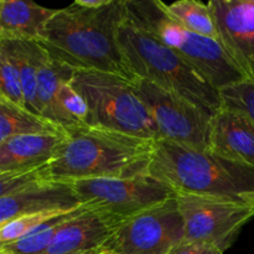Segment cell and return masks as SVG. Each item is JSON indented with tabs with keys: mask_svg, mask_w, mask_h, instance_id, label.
I'll return each instance as SVG.
<instances>
[{
	"mask_svg": "<svg viewBox=\"0 0 254 254\" xmlns=\"http://www.w3.org/2000/svg\"><path fill=\"white\" fill-rule=\"evenodd\" d=\"M124 17V0L102 9H87L73 1L57 9L39 44L52 60L74 71L104 72L134 81L118 40Z\"/></svg>",
	"mask_w": 254,
	"mask_h": 254,
	"instance_id": "obj_1",
	"label": "cell"
},
{
	"mask_svg": "<svg viewBox=\"0 0 254 254\" xmlns=\"http://www.w3.org/2000/svg\"><path fill=\"white\" fill-rule=\"evenodd\" d=\"M66 130V140L45 164V173L52 180L69 183L148 175L155 140L88 124Z\"/></svg>",
	"mask_w": 254,
	"mask_h": 254,
	"instance_id": "obj_2",
	"label": "cell"
},
{
	"mask_svg": "<svg viewBox=\"0 0 254 254\" xmlns=\"http://www.w3.org/2000/svg\"><path fill=\"white\" fill-rule=\"evenodd\" d=\"M148 175L176 195L241 198L254 191V166L168 140L155 143Z\"/></svg>",
	"mask_w": 254,
	"mask_h": 254,
	"instance_id": "obj_3",
	"label": "cell"
},
{
	"mask_svg": "<svg viewBox=\"0 0 254 254\" xmlns=\"http://www.w3.org/2000/svg\"><path fill=\"white\" fill-rule=\"evenodd\" d=\"M118 40L134 79L141 78L215 113L222 106L220 91L188 61L127 17Z\"/></svg>",
	"mask_w": 254,
	"mask_h": 254,
	"instance_id": "obj_4",
	"label": "cell"
},
{
	"mask_svg": "<svg viewBox=\"0 0 254 254\" xmlns=\"http://www.w3.org/2000/svg\"><path fill=\"white\" fill-rule=\"evenodd\" d=\"M126 17L150 34L195 67L221 91L245 76L235 66L217 40L201 36L174 19L160 0H124Z\"/></svg>",
	"mask_w": 254,
	"mask_h": 254,
	"instance_id": "obj_5",
	"label": "cell"
},
{
	"mask_svg": "<svg viewBox=\"0 0 254 254\" xmlns=\"http://www.w3.org/2000/svg\"><path fill=\"white\" fill-rule=\"evenodd\" d=\"M71 83L87 103L86 124L160 140L148 106L131 79L104 72L76 71Z\"/></svg>",
	"mask_w": 254,
	"mask_h": 254,
	"instance_id": "obj_6",
	"label": "cell"
},
{
	"mask_svg": "<svg viewBox=\"0 0 254 254\" xmlns=\"http://www.w3.org/2000/svg\"><path fill=\"white\" fill-rule=\"evenodd\" d=\"M81 205L118 223L176 198V192L149 175L69 181Z\"/></svg>",
	"mask_w": 254,
	"mask_h": 254,
	"instance_id": "obj_7",
	"label": "cell"
},
{
	"mask_svg": "<svg viewBox=\"0 0 254 254\" xmlns=\"http://www.w3.org/2000/svg\"><path fill=\"white\" fill-rule=\"evenodd\" d=\"M186 242L212 246L223 253L232 247L246 223L254 217V207L241 198L178 195Z\"/></svg>",
	"mask_w": 254,
	"mask_h": 254,
	"instance_id": "obj_8",
	"label": "cell"
},
{
	"mask_svg": "<svg viewBox=\"0 0 254 254\" xmlns=\"http://www.w3.org/2000/svg\"><path fill=\"white\" fill-rule=\"evenodd\" d=\"M133 82L155 122L160 140L208 150L212 112L145 79Z\"/></svg>",
	"mask_w": 254,
	"mask_h": 254,
	"instance_id": "obj_9",
	"label": "cell"
},
{
	"mask_svg": "<svg viewBox=\"0 0 254 254\" xmlns=\"http://www.w3.org/2000/svg\"><path fill=\"white\" fill-rule=\"evenodd\" d=\"M184 240L176 198L119 223L98 248L102 254H168Z\"/></svg>",
	"mask_w": 254,
	"mask_h": 254,
	"instance_id": "obj_10",
	"label": "cell"
},
{
	"mask_svg": "<svg viewBox=\"0 0 254 254\" xmlns=\"http://www.w3.org/2000/svg\"><path fill=\"white\" fill-rule=\"evenodd\" d=\"M217 41L246 79L254 81V0H211Z\"/></svg>",
	"mask_w": 254,
	"mask_h": 254,
	"instance_id": "obj_11",
	"label": "cell"
},
{
	"mask_svg": "<svg viewBox=\"0 0 254 254\" xmlns=\"http://www.w3.org/2000/svg\"><path fill=\"white\" fill-rule=\"evenodd\" d=\"M81 203L69 183L45 180L12 195L0 197V226L14 218L44 211L71 210Z\"/></svg>",
	"mask_w": 254,
	"mask_h": 254,
	"instance_id": "obj_12",
	"label": "cell"
},
{
	"mask_svg": "<svg viewBox=\"0 0 254 254\" xmlns=\"http://www.w3.org/2000/svg\"><path fill=\"white\" fill-rule=\"evenodd\" d=\"M118 225L113 218L93 210L77 213L62 223L42 254H84L96 251Z\"/></svg>",
	"mask_w": 254,
	"mask_h": 254,
	"instance_id": "obj_13",
	"label": "cell"
},
{
	"mask_svg": "<svg viewBox=\"0 0 254 254\" xmlns=\"http://www.w3.org/2000/svg\"><path fill=\"white\" fill-rule=\"evenodd\" d=\"M208 150L228 160L254 166V126L242 113L221 106L213 113Z\"/></svg>",
	"mask_w": 254,
	"mask_h": 254,
	"instance_id": "obj_14",
	"label": "cell"
},
{
	"mask_svg": "<svg viewBox=\"0 0 254 254\" xmlns=\"http://www.w3.org/2000/svg\"><path fill=\"white\" fill-rule=\"evenodd\" d=\"M66 136L19 135L0 143V173L25 170L49 163Z\"/></svg>",
	"mask_w": 254,
	"mask_h": 254,
	"instance_id": "obj_15",
	"label": "cell"
},
{
	"mask_svg": "<svg viewBox=\"0 0 254 254\" xmlns=\"http://www.w3.org/2000/svg\"><path fill=\"white\" fill-rule=\"evenodd\" d=\"M56 11L34 1L0 0V39L39 41Z\"/></svg>",
	"mask_w": 254,
	"mask_h": 254,
	"instance_id": "obj_16",
	"label": "cell"
},
{
	"mask_svg": "<svg viewBox=\"0 0 254 254\" xmlns=\"http://www.w3.org/2000/svg\"><path fill=\"white\" fill-rule=\"evenodd\" d=\"M19 135H67L60 124L0 97V143Z\"/></svg>",
	"mask_w": 254,
	"mask_h": 254,
	"instance_id": "obj_17",
	"label": "cell"
},
{
	"mask_svg": "<svg viewBox=\"0 0 254 254\" xmlns=\"http://www.w3.org/2000/svg\"><path fill=\"white\" fill-rule=\"evenodd\" d=\"M10 50L16 59L21 74L22 89H24L25 108L39 114L37 111V81L42 67L50 60L39 41L34 40H6Z\"/></svg>",
	"mask_w": 254,
	"mask_h": 254,
	"instance_id": "obj_18",
	"label": "cell"
},
{
	"mask_svg": "<svg viewBox=\"0 0 254 254\" xmlns=\"http://www.w3.org/2000/svg\"><path fill=\"white\" fill-rule=\"evenodd\" d=\"M74 72L76 71L73 68L50 57L39 74L37 111L40 116L60 124L61 127H64V119L57 106L56 97L62 84L72 81Z\"/></svg>",
	"mask_w": 254,
	"mask_h": 254,
	"instance_id": "obj_19",
	"label": "cell"
},
{
	"mask_svg": "<svg viewBox=\"0 0 254 254\" xmlns=\"http://www.w3.org/2000/svg\"><path fill=\"white\" fill-rule=\"evenodd\" d=\"M87 210H91V208L86 205H82L72 212L59 216V217L44 223L20 240L6 243V245H0V254H42L51 245L57 231L64 221Z\"/></svg>",
	"mask_w": 254,
	"mask_h": 254,
	"instance_id": "obj_20",
	"label": "cell"
},
{
	"mask_svg": "<svg viewBox=\"0 0 254 254\" xmlns=\"http://www.w3.org/2000/svg\"><path fill=\"white\" fill-rule=\"evenodd\" d=\"M165 9L190 31L217 40V30L207 4L197 0H179L173 4H165Z\"/></svg>",
	"mask_w": 254,
	"mask_h": 254,
	"instance_id": "obj_21",
	"label": "cell"
},
{
	"mask_svg": "<svg viewBox=\"0 0 254 254\" xmlns=\"http://www.w3.org/2000/svg\"><path fill=\"white\" fill-rule=\"evenodd\" d=\"M0 97L25 107L21 74L6 41L0 40Z\"/></svg>",
	"mask_w": 254,
	"mask_h": 254,
	"instance_id": "obj_22",
	"label": "cell"
},
{
	"mask_svg": "<svg viewBox=\"0 0 254 254\" xmlns=\"http://www.w3.org/2000/svg\"><path fill=\"white\" fill-rule=\"evenodd\" d=\"M78 207L71 208V210L44 211V212L30 213V215H24L14 218L5 225L0 226V245H6V243H11L14 241L20 240L44 223L49 222V221L54 220L59 216L72 212Z\"/></svg>",
	"mask_w": 254,
	"mask_h": 254,
	"instance_id": "obj_23",
	"label": "cell"
},
{
	"mask_svg": "<svg viewBox=\"0 0 254 254\" xmlns=\"http://www.w3.org/2000/svg\"><path fill=\"white\" fill-rule=\"evenodd\" d=\"M222 106L247 117L254 126V81L243 79L220 91Z\"/></svg>",
	"mask_w": 254,
	"mask_h": 254,
	"instance_id": "obj_24",
	"label": "cell"
},
{
	"mask_svg": "<svg viewBox=\"0 0 254 254\" xmlns=\"http://www.w3.org/2000/svg\"><path fill=\"white\" fill-rule=\"evenodd\" d=\"M168 254H223V252L216 247H212V246L183 241L178 246H175Z\"/></svg>",
	"mask_w": 254,
	"mask_h": 254,
	"instance_id": "obj_25",
	"label": "cell"
},
{
	"mask_svg": "<svg viewBox=\"0 0 254 254\" xmlns=\"http://www.w3.org/2000/svg\"><path fill=\"white\" fill-rule=\"evenodd\" d=\"M114 0H76V4L87 9H102L111 5Z\"/></svg>",
	"mask_w": 254,
	"mask_h": 254,
	"instance_id": "obj_26",
	"label": "cell"
},
{
	"mask_svg": "<svg viewBox=\"0 0 254 254\" xmlns=\"http://www.w3.org/2000/svg\"><path fill=\"white\" fill-rule=\"evenodd\" d=\"M241 198H242L243 201H246V202L250 203L251 206H253V207H254V191H253V192L243 193V195L241 196Z\"/></svg>",
	"mask_w": 254,
	"mask_h": 254,
	"instance_id": "obj_27",
	"label": "cell"
},
{
	"mask_svg": "<svg viewBox=\"0 0 254 254\" xmlns=\"http://www.w3.org/2000/svg\"><path fill=\"white\" fill-rule=\"evenodd\" d=\"M84 254H102L99 252V250H96V251H92V252H88V253H84Z\"/></svg>",
	"mask_w": 254,
	"mask_h": 254,
	"instance_id": "obj_28",
	"label": "cell"
}]
</instances>
